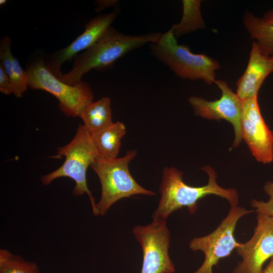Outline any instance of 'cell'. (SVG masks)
Listing matches in <instances>:
<instances>
[{"label": "cell", "instance_id": "11", "mask_svg": "<svg viewBox=\"0 0 273 273\" xmlns=\"http://www.w3.org/2000/svg\"><path fill=\"white\" fill-rule=\"evenodd\" d=\"M257 214L252 237L236 249L242 260L238 263L233 273H262L263 264L273 257V217Z\"/></svg>", "mask_w": 273, "mask_h": 273}, {"label": "cell", "instance_id": "8", "mask_svg": "<svg viewBox=\"0 0 273 273\" xmlns=\"http://www.w3.org/2000/svg\"><path fill=\"white\" fill-rule=\"evenodd\" d=\"M133 234L141 244L143 263L141 273H173L169 254L170 233L166 220H153L146 225L135 226Z\"/></svg>", "mask_w": 273, "mask_h": 273}, {"label": "cell", "instance_id": "1", "mask_svg": "<svg viewBox=\"0 0 273 273\" xmlns=\"http://www.w3.org/2000/svg\"><path fill=\"white\" fill-rule=\"evenodd\" d=\"M208 175L206 185L192 187L183 180V172L175 167L163 169L159 188L161 197L157 208L152 215L153 220H165L172 212L187 207L191 214L197 208L198 201L210 195L220 196L226 199L231 206L239 203V196L235 189H224L216 183L217 175L214 169L209 165L201 168Z\"/></svg>", "mask_w": 273, "mask_h": 273}, {"label": "cell", "instance_id": "24", "mask_svg": "<svg viewBox=\"0 0 273 273\" xmlns=\"http://www.w3.org/2000/svg\"><path fill=\"white\" fill-rule=\"evenodd\" d=\"M7 2L6 0H1L0 1V5L3 6V5L5 4Z\"/></svg>", "mask_w": 273, "mask_h": 273}, {"label": "cell", "instance_id": "20", "mask_svg": "<svg viewBox=\"0 0 273 273\" xmlns=\"http://www.w3.org/2000/svg\"><path fill=\"white\" fill-rule=\"evenodd\" d=\"M264 190L269 197L267 202L252 199L251 206L257 213L273 217V181H267L263 187Z\"/></svg>", "mask_w": 273, "mask_h": 273}, {"label": "cell", "instance_id": "21", "mask_svg": "<svg viewBox=\"0 0 273 273\" xmlns=\"http://www.w3.org/2000/svg\"><path fill=\"white\" fill-rule=\"evenodd\" d=\"M0 92L6 95H9L13 93L11 79L0 65Z\"/></svg>", "mask_w": 273, "mask_h": 273}, {"label": "cell", "instance_id": "2", "mask_svg": "<svg viewBox=\"0 0 273 273\" xmlns=\"http://www.w3.org/2000/svg\"><path fill=\"white\" fill-rule=\"evenodd\" d=\"M161 35L160 32L128 35L111 27L94 45L74 58L70 71L58 78L70 85L76 84L91 70L104 71L111 69L118 59L148 43H156Z\"/></svg>", "mask_w": 273, "mask_h": 273}, {"label": "cell", "instance_id": "3", "mask_svg": "<svg viewBox=\"0 0 273 273\" xmlns=\"http://www.w3.org/2000/svg\"><path fill=\"white\" fill-rule=\"evenodd\" d=\"M65 158L63 164L56 170L41 177L43 185L51 184L55 179L67 177L75 182L73 194L79 196L86 193L90 199L93 212L97 216L96 202L89 190L86 174L88 167L100 158L89 131L83 124H79L76 134L67 145L58 148L55 158Z\"/></svg>", "mask_w": 273, "mask_h": 273}, {"label": "cell", "instance_id": "4", "mask_svg": "<svg viewBox=\"0 0 273 273\" xmlns=\"http://www.w3.org/2000/svg\"><path fill=\"white\" fill-rule=\"evenodd\" d=\"M151 54L167 66L183 79L203 80L208 84L215 83V71L220 68L219 62L206 54H195L189 47L178 44L170 29L162 34L156 43L150 46Z\"/></svg>", "mask_w": 273, "mask_h": 273}, {"label": "cell", "instance_id": "16", "mask_svg": "<svg viewBox=\"0 0 273 273\" xmlns=\"http://www.w3.org/2000/svg\"><path fill=\"white\" fill-rule=\"evenodd\" d=\"M111 100L103 97L96 102H91L80 110L78 117L90 133L101 130L110 126L112 121Z\"/></svg>", "mask_w": 273, "mask_h": 273}, {"label": "cell", "instance_id": "9", "mask_svg": "<svg viewBox=\"0 0 273 273\" xmlns=\"http://www.w3.org/2000/svg\"><path fill=\"white\" fill-rule=\"evenodd\" d=\"M215 83L221 91L220 99L208 101L201 97L193 96L189 99V102L196 115L210 120L219 121L223 119L230 122L235 132L232 148H236L242 140L241 113L243 100L233 92L226 81L216 80Z\"/></svg>", "mask_w": 273, "mask_h": 273}, {"label": "cell", "instance_id": "7", "mask_svg": "<svg viewBox=\"0 0 273 273\" xmlns=\"http://www.w3.org/2000/svg\"><path fill=\"white\" fill-rule=\"evenodd\" d=\"M253 211L231 206L227 216L213 232L190 241V248L194 251H201L205 256L203 263L194 273H213L212 267L240 245L241 243L234 236L237 223L242 216Z\"/></svg>", "mask_w": 273, "mask_h": 273}, {"label": "cell", "instance_id": "18", "mask_svg": "<svg viewBox=\"0 0 273 273\" xmlns=\"http://www.w3.org/2000/svg\"><path fill=\"white\" fill-rule=\"evenodd\" d=\"M0 273H40L34 262L28 261L10 251L0 250Z\"/></svg>", "mask_w": 273, "mask_h": 273}, {"label": "cell", "instance_id": "17", "mask_svg": "<svg viewBox=\"0 0 273 273\" xmlns=\"http://www.w3.org/2000/svg\"><path fill=\"white\" fill-rule=\"evenodd\" d=\"M201 1L183 0V15L181 21L171 27L176 38L199 29L206 28L200 10Z\"/></svg>", "mask_w": 273, "mask_h": 273}, {"label": "cell", "instance_id": "19", "mask_svg": "<svg viewBox=\"0 0 273 273\" xmlns=\"http://www.w3.org/2000/svg\"><path fill=\"white\" fill-rule=\"evenodd\" d=\"M10 79L13 93L16 97L21 98L27 90L29 79L27 72L23 70L15 57L13 59V73Z\"/></svg>", "mask_w": 273, "mask_h": 273}, {"label": "cell", "instance_id": "10", "mask_svg": "<svg viewBox=\"0 0 273 273\" xmlns=\"http://www.w3.org/2000/svg\"><path fill=\"white\" fill-rule=\"evenodd\" d=\"M242 140L259 162L273 161V133L261 115L258 96L243 100L241 113Z\"/></svg>", "mask_w": 273, "mask_h": 273}, {"label": "cell", "instance_id": "22", "mask_svg": "<svg viewBox=\"0 0 273 273\" xmlns=\"http://www.w3.org/2000/svg\"><path fill=\"white\" fill-rule=\"evenodd\" d=\"M100 2H98L99 4H101V5H98L99 7H98V9H100V8H101L102 9L106 8V7H108L109 6H113V5H115L116 3H117V1H102V2H101V1H99Z\"/></svg>", "mask_w": 273, "mask_h": 273}, {"label": "cell", "instance_id": "12", "mask_svg": "<svg viewBox=\"0 0 273 273\" xmlns=\"http://www.w3.org/2000/svg\"><path fill=\"white\" fill-rule=\"evenodd\" d=\"M119 13L118 8L107 14L99 15L85 26L83 32L65 48L54 52L44 60L48 69L56 77L62 74L61 68L64 63L74 58L80 52L94 45L111 27Z\"/></svg>", "mask_w": 273, "mask_h": 273}, {"label": "cell", "instance_id": "23", "mask_svg": "<svg viewBox=\"0 0 273 273\" xmlns=\"http://www.w3.org/2000/svg\"><path fill=\"white\" fill-rule=\"evenodd\" d=\"M262 273H273V257L267 265L263 269Z\"/></svg>", "mask_w": 273, "mask_h": 273}, {"label": "cell", "instance_id": "15", "mask_svg": "<svg viewBox=\"0 0 273 273\" xmlns=\"http://www.w3.org/2000/svg\"><path fill=\"white\" fill-rule=\"evenodd\" d=\"M125 133V125L118 121L101 130L90 133L100 158L104 159L117 158L121 139Z\"/></svg>", "mask_w": 273, "mask_h": 273}, {"label": "cell", "instance_id": "6", "mask_svg": "<svg viewBox=\"0 0 273 273\" xmlns=\"http://www.w3.org/2000/svg\"><path fill=\"white\" fill-rule=\"evenodd\" d=\"M25 70L28 76V87L55 96L59 101L60 109L66 116H78L82 108L94 100L93 92L87 82L82 80L70 85L62 82L48 69L44 59L40 57L32 59Z\"/></svg>", "mask_w": 273, "mask_h": 273}, {"label": "cell", "instance_id": "13", "mask_svg": "<svg viewBox=\"0 0 273 273\" xmlns=\"http://www.w3.org/2000/svg\"><path fill=\"white\" fill-rule=\"evenodd\" d=\"M272 72L273 55L263 54L254 42L246 70L237 82L236 94L242 100L258 96L264 80Z\"/></svg>", "mask_w": 273, "mask_h": 273}, {"label": "cell", "instance_id": "5", "mask_svg": "<svg viewBox=\"0 0 273 273\" xmlns=\"http://www.w3.org/2000/svg\"><path fill=\"white\" fill-rule=\"evenodd\" d=\"M136 155V151L133 150L120 158H99L91 165L102 188L101 199L96 204L97 216L105 215L114 203L122 198L135 195H155L154 192L140 186L129 172V163Z\"/></svg>", "mask_w": 273, "mask_h": 273}, {"label": "cell", "instance_id": "14", "mask_svg": "<svg viewBox=\"0 0 273 273\" xmlns=\"http://www.w3.org/2000/svg\"><path fill=\"white\" fill-rule=\"evenodd\" d=\"M243 24L252 39L264 54L273 55V9L267 11L262 17L246 12Z\"/></svg>", "mask_w": 273, "mask_h": 273}]
</instances>
